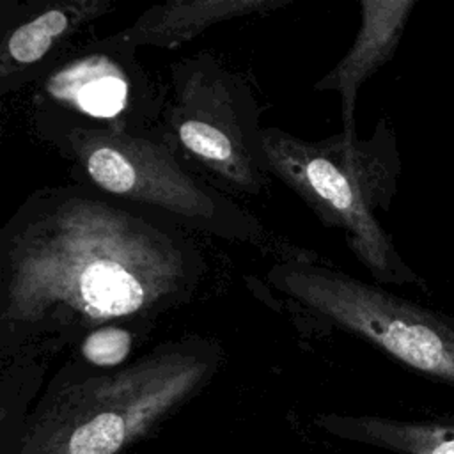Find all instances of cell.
Instances as JSON below:
<instances>
[{"label":"cell","instance_id":"52a82bcc","mask_svg":"<svg viewBox=\"0 0 454 454\" xmlns=\"http://www.w3.org/2000/svg\"><path fill=\"white\" fill-rule=\"evenodd\" d=\"M165 92L137 60V48L115 34L48 71L35 87L32 110L43 138L80 128L156 135Z\"/></svg>","mask_w":454,"mask_h":454},{"label":"cell","instance_id":"277c9868","mask_svg":"<svg viewBox=\"0 0 454 454\" xmlns=\"http://www.w3.org/2000/svg\"><path fill=\"white\" fill-rule=\"evenodd\" d=\"M44 140L71 161L78 184L225 241L255 245L264 236L262 225L248 211L193 177L160 135L80 128Z\"/></svg>","mask_w":454,"mask_h":454},{"label":"cell","instance_id":"ba28073f","mask_svg":"<svg viewBox=\"0 0 454 454\" xmlns=\"http://www.w3.org/2000/svg\"><path fill=\"white\" fill-rule=\"evenodd\" d=\"M115 9L114 0H64L12 27L0 46V94L43 78L73 35L90 21Z\"/></svg>","mask_w":454,"mask_h":454},{"label":"cell","instance_id":"9c48e42d","mask_svg":"<svg viewBox=\"0 0 454 454\" xmlns=\"http://www.w3.org/2000/svg\"><path fill=\"white\" fill-rule=\"evenodd\" d=\"M358 5L360 27L351 48L314 85L317 92H337L340 96V131L348 137H356L355 108L360 87L392 60L417 2L360 0Z\"/></svg>","mask_w":454,"mask_h":454},{"label":"cell","instance_id":"8fae6325","mask_svg":"<svg viewBox=\"0 0 454 454\" xmlns=\"http://www.w3.org/2000/svg\"><path fill=\"white\" fill-rule=\"evenodd\" d=\"M325 431L394 454H454V424L395 420L374 415H319Z\"/></svg>","mask_w":454,"mask_h":454},{"label":"cell","instance_id":"5b68a950","mask_svg":"<svg viewBox=\"0 0 454 454\" xmlns=\"http://www.w3.org/2000/svg\"><path fill=\"white\" fill-rule=\"evenodd\" d=\"M287 310L316 326L351 333L399 364L454 388V317L355 278L305 255H287L266 273Z\"/></svg>","mask_w":454,"mask_h":454},{"label":"cell","instance_id":"3957f363","mask_svg":"<svg viewBox=\"0 0 454 454\" xmlns=\"http://www.w3.org/2000/svg\"><path fill=\"white\" fill-rule=\"evenodd\" d=\"M268 170L291 188L323 222L344 234L351 254L376 284L413 286L426 280L403 259L378 220L388 213L403 170L395 131L381 117L369 138L342 131L323 140H303L280 128H262Z\"/></svg>","mask_w":454,"mask_h":454},{"label":"cell","instance_id":"8992f818","mask_svg":"<svg viewBox=\"0 0 454 454\" xmlns=\"http://www.w3.org/2000/svg\"><path fill=\"white\" fill-rule=\"evenodd\" d=\"M252 85L211 53H195L170 69L160 137L179 147L238 192L262 193L270 184Z\"/></svg>","mask_w":454,"mask_h":454},{"label":"cell","instance_id":"6da1fadb","mask_svg":"<svg viewBox=\"0 0 454 454\" xmlns=\"http://www.w3.org/2000/svg\"><path fill=\"white\" fill-rule=\"evenodd\" d=\"M206 262L176 222L83 184L32 192L0 231L2 364L34 362L186 305Z\"/></svg>","mask_w":454,"mask_h":454},{"label":"cell","instance_id":"7c38bea8","mask_svg":"<svg viewBox=\"0 0 454 454\" xmlns=\"http://www.w3.org/2000/svg\"><path fill=\"white\" fill-rule=\"evenodd\" d=\"M137 328L121 323H110L87 333L78 348V358L90 369L114 371L126 365L138 339Z\"/></svg>","mask_w":454,"mask_h":454},{"label":"cell","instance_id":"30bf717a","mask_svg":"<svg viewBox=\"0 0 454 454\" xmlns=\"http://www.w3.org/2000/svg\"><path fill=\"white\" fill-rule=\"evenodd\" d=\"M289 4L293 0H168L151 5L115 35L137 50H176L222 21L268 14Z\"/></svg>","mask_w":454,"mask_h":454},{"label":"cell","instance_id":"7a4b0ae2","mask_svg":"<svg viewBox=\"0 0 454 454\" xmlns=\"http://www.w3.org/2000/svg\"><path fill=\"white\" fill-rule=\"evenodd\" d=\"M223 351L215 339L167 340L114 369L73 358L28 415L12 454H128L215 378Z\"/></svg>","mask_w":454,"mask_h":454}]
</instances>
